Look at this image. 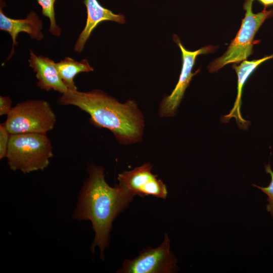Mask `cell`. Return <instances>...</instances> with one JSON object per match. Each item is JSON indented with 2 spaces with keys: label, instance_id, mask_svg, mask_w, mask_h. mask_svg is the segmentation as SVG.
<instances>
[{
  "label": "cell",
  "instance_id": "cell-10",
  "mask_svg": "<svg viewBox=\"0 0 273 273\" xmlns=\"http://www.w3.org/2000/svg\"><path fill=\"white\" fill-rule=\"evenodd\" d=\"M87 13L85 26L79 34L74 47V50L81 53L84 46L94 29L99 24L105 21H111L119 24L125 22V16L115 14L102 6L98 0H84Z\"/></svg>",
  "mask_w": 273,
  "mask_h": 273
},
{
  "label": "cell",
  "instance_id": "cell-13",
  "mask_svg": "<svg viewBox=\"0 0 273 273\" xmlns=\"http://www.w3.org/2000/svg\"><path fill=\"white\" fill-rule=\"evenodd\" d=\"M56 66L61 80L68 89L72 90H77L74 79L78 74L94 71V68L86 59L77 61L72 58L66 57L56 63Z\"/></svg>",
  "mask_w": 273,
  "mask_h": 273
},
{
  "label": "cell",
  "instance_id": "cell-7",
  "mask_svg": "<svg viewBox=\"0 0 273 273\" xmlns=\"http://www.w3.org/2000/svg\"><path fill=\"white\" fill-rule=\"evenodd\" d=\"M173 38L181 53L182 68L174 88L169 95L163 98L160 104L158 114L160 117L163 118L173 117L176 114V110L192 77L200 71L199 69L194 73L192 72L197 57L200 55L212 53L216 48L212 46H208L195 51H191L183 46L176 35L174 34Z\"/></svg>",
  "mask_w": 273,
  "mask_h": 273
},
{
  "label": "cell",
  "instance_id": "cell-3",
  "mask_svg": "<svg viewBox=\"0 0 273 273\" xmlns=\"http://www.w3.org/2000/svg\"><path fill=\"white\" fill-rule=\"evenodd\" d=\"M53 147L47 134H11L6 158L10 168L24 173L43 170L53 157Z\"/></svg>",
  "mask_w": 273,
  "mask_h": 273
},
{
  "label": "cell",
  "instance_id": "cell-15",
  "mask_svg": "<svg viewBox=\"0 0 273 273\" xmlns=\"http://www.w3.org/2000/svg\"><path fill=\"white\" fill-rule=\"evenodd\" d=\"M265 170L266 173L269 174L271 178L270 181L267 187H260L256 185H252L260 189L262 192L267 196V201L268 204L266 205V209L270 213L273 218V171L271 168L270 163L265 165Z\"/></svg>",
  "mask_w": 273,
  "mask_h": 273
},
{
  "label": "cell",
  "instance_id": "cell-16",
  "mask_svg": "<svg viewBox=\"0 0 273 273\" xmlns=\"http://www.w3.org/2000/svg\"><path fill=\"white\" fill-rule=\"evenodd\" d=\"M11 134L5 122L0 124V159L6 157Z\"/></svg>",
  "mask_w": 273,
  "mask_h": 273
},
{
  "label": "cell",
  "instance_id": "cell-1",
  "mask_svg": "<svg viewBox=\"0 0 273 273\" xmlns=\"http://www.w3.org/2000/svg\"><path fill=\"white\" fill-rule=\"evenodd\" d=\"M57 102L58 105L74 106L85 112L93 125L109 129L122 145L134 144L142 140L144 116L134 100L122 103L100 89H68Z\"/></svg>",
  "mask_w": 273,
  "mask_h": 273
},
{
  "label": "cell",
  "instance_id": "cell-5",
  "mask_svg": "<svg viewBox=\"0 0 273 273\" xmlns=\"http://www.w3.org/2000/svg\"><path fill=\"white\" fill-rule=\"evenodd\" d=\"M5 123L11 134H45L52 130L56 116L50 103L29 100L16 104L7 115Z\"/></svg>",
  "mask_w": 273,
  "mask_h": 273
},
{
  "label": "cell",
  "instance_id": "cell-17",
  "mask_svg": "<svg viewBox=\"0 0 273 273\" xmlns=\"http://www.w3.org/2000/svg\"><path fill=\"white\" fill-rule=\"evenodd\" d=\"M12 100L9 96H0V115H8L12 109Z\"/></svg>",
  "mask_w": 273,
  "mask_h": 273
},
{
  "label": "cell",
  "instance_id": "cell-14",
  "mask_svg": "<svg viewBox=\"0 0 273 273\" xmlns=\"http://www.w3.org/2000/svg\"><path fill=\"white\" fill-rule=\"evenodd\" d=\"M56 0H37L41 8V13L50 20L49 31L53 35L60 36L61 28L57 25L55 17V3Z\"/></svg>",
  "mask_w": 273,
  "mask_h": 273
},
{
  "label": "cell",
  "instance_id": "cell-12",
  "mask_svg": "<svg viewBox=\"0 0 273 273\" xmlns=\"http://www.w3.org/2000/svg\"><path fill=\"white\" fill-rule=\"evenodd\" d=\"M272 58L273 54L259 59L252 61L244 60L239 65H233V68L235 70L238 77L237 95L234 107L228 114L222 118L221 121L223 122L227 123L231 118L234 117L236 119L239 128L244 129L247 128L250 122L243 118L240 111L244 85L249 77L257 67L264 62Z\"/></svg>",
  "mask_w": 273,
  "mask_h": 273
},
{
  "label": "cell",
  "instance_id": "cell-18",
  "mask_svg": "<svg viewBox=\"0 0 273 273\" xmlns=\"http://www.w3.org/2000/svg\"><path fill=\"white\" fill-rule=\"evenodd\" d=\"M260 3L263 4L265 8L269 6L273 5V0H258Z\"/></svg>",
  "mask_w": 273,
  "mask_h": 273
},
{
  "label": "cell",
  "instance_id": "cell-11",
  "mask_svg": "<svg viewBox=\"0 0 273 273\" xmlns=\"http://www.w3.org/2000/svg\"><path fill=\"white\" fill-rule=\"evenodd\" d=\"M29 66L36 73V85L41 89L54 90L63 94L68 88L61 80L56 66V63L48 57L36 55L29 50Z\"/></svg>",
  "mask_w": 273,
  "mask_h": 273
},
{
  "label": "cell",
  "instance_id": "cell-2",
  "mask_svg": "<svg viewBox=\"0 0 273 273\" xmlns=\"http://www.w3.org/2000/svg\"><path fill=\"white\" fill-rule=\"evenodd\" d=\"M87 172L88 176L83 183L72 217L76 220L91 221L95 238L90 250L94 253L98 247L101 258L104 259L113 221L133 198L117 185L112 187L107 183L102 166L89 164Z\"/></svg>",
  "mask_w": 273,
  "mask_h": 273
},
{
  "label": "cell",
  "instance_id": "cell-8",
  "mask_svg": "<svg viewBox=\"0 0 273 273\" xmlns=\"http://www.w3.org/2000/svg\"><path fill=\"white\" fill-rule=\"evenodd\" d=\"M153 166L149 162L118 174L117 185L129 196H153L165 199L167 191L165 184L152 172Z\"/></svg>",
  "mask_w": 273,
  "mask_h": 273
},
{
  "label": "cell",
  "instance_id": "cell-6",
  "mask_svg": "<svg viewBox=\"0 0 273 273\" xmlns=\"http://www.w3.org/2000/svg\"><path fill=\"white\" fill-rule=\"evenodd\" d=\"M177 259L170 250V240L166 233L157 248L150 247L140 252L133 259L124 261L120 273H171L176 270Z\"/></svg>",
  "mask_w": 273,
  "mask_h": 273
},
{
  "label": "cell",
  "instance_id": "cell-9",
  "mask_svg": "<svg viewBox=\"0 0 273 273\" xmlns=\"http://www.w3.org/2000/svg\"><path fill=\"white\" fill-rule=\"evenodd\" d=\"M5 6L4 2L1 0L0 29L8 33L12 39V50L6 59L9 60L14 54L15 46L18 44L16 39L20 32L26 33L31 39L37 40H41L44 36L41 31L42 22L35 12H30L24 19H13L4 13Z\"/></svg>",
  "mask_w": 273,
  "mask_h": 273
},
{
  "label": "cell",
  "instance_id": "cell-4",
  "mask_svg": "<svg viewBox=\"0 0 273 273\" xmlns=\"http://www.w3.org/2000/svg\"><path fill=\"white\" fill-rule=\"evenodd\" d=\"M254 1L245 0L243 8L246 13L240 29L223 55L209 63L208 69L210 73L217 72L228 64L246 60L252 54L253 40L257 31L267 19L273 16L272 10L264 9L259 13H253Z\"/></svg>",
  "mask_w": 273,
  "mask_h": 273
}]
</instances>
